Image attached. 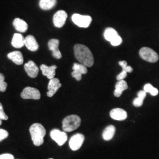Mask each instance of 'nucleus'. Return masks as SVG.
Instances as JSON below:
<instances>
[{
	"instance_id": "f257e3e1",
	"label": "nucleus",
	"mask_w": 159,
	"mask_h": 159,
	"mask_svg": "<svg viewBox=\"0 0 159 159\" xmlns=\"http://www.w3.org/2000/svg\"><path fill=\"white\" fill-rule=\"evenodd\" d=\"M74 54L80 63L86 67H90L93 65V56L87 47L83 44H76L74 46Z\"/></svg>"
},
{
	"instance_id": "f03ea898",
	"label": "nucleus",
	"mask_w": 159,
	"mask_h": 159,
	"mask_svg": "<svg viewBox=\"0 0 159 159\" xmlns=\"http://www.w3.org/2000/svg\"><path fill=\"white\" fill-rule=\"evenodd\" d=\"M30 133L34 145L40 146L44 143L46 131L44 126L40 123H34L30 128Z\"/></svg>"
},
{
	"instance_id": "7ed1b4c3",
	"label": "nucleus",
	"mask_w": 159,
	"mask_h": 159,
	"mask_svg": "<svg viewBox=\"0 0 159 159\" xmlns=\"http://www.w3.org/2000/svg\"><path fill=\"white\" fill-rule=\"evenodd\" d=\"M81 119L79 116L70 115L63 121V129L65 132H71L77 129L81 125Z\"/></svg>"
},
{
	"instance_id": "20e7f679",
	"label": "nucleus",
	"mask_w": 159,
	"mask_h": 159,
	"mask_svg": "<svg viewBox=\"0 0 159 159\" xmlns=\"http://www.w3.org/2000/svg\"><path fill=\"white\" fill-rule=\"evenodd\" d=\"M140 57L150 63H155L158 61L159 56L156 52L148 47H143L139 51Z\"/></svg>"
},
{
	"instance_id": "39448f33",
	"label": "nucleus",
	"mask_w": 159,
	"mask_h": 159,
	"mask_svg": "<svg viewBox=\"0 0 159 159\" xmlns=\"http://www.w3.org/2000/svg\"><path fill=\"white\" fill-rule=\"evenodd\" d=\"M73 23L81 28H87L90 25L92 18L89 16H82L79 14H74L71 17Z\"/></svg>"
},
{
	"instance_id": "423d86ee",
	"label": "nucleus",
	"mask_w": 159,
	"mask_h": 159,
	"mask_svg": "<svg viewBox=\"0 0 159 159\" xmlns=\"http://www.w3.org/2000/svg\"><path fill=\"white\" fill-rule=\"evenodd\" d=\"M21 97L25 100H39L41 97V94L40 91L37 89L31 87H27L22 91Z\"/></svg>"
},
{
	"instance_id": "0eeeda50",
	"label": "nucleus",
	"mask_w": 159,
	"mask_h": 159,
	"mask_svg": "<svg viewBox=\"0 0 159 159\" xmlns=\"http://www.w3.org/2000/svg\"><path fill=\"white\" fill-rule=\"evenodd\" d=\"M50 137L60 146H63L67 140V135L66 134V132L61 131L58 129H54L51 131Z\"/></svg>"
},
{
	"instance_id": "6e6552de",
	"label": "nucleus",
	"mask_w": 159,
	"mask_h": 159,
	"mask_svg": "<svg viewBox=\"0 0 159 159\" xmlns=\"http://www.w3.org/2000/svg\"><path fill=\"white\" fill-rule=\"evenodd\" d=\"M84 139H85V137L82 134L77 133L76 134H74V136L71 137L70 140V142H69L70 148L73 151L78 150L82 146L84 141Z\"/></svg>"
},
{
	"instance_id": "1a4fd4ad",
	"label": "nucleus",
	"mask_w": 159,
	"mask_h": 159,
	"mask_svg": "<svg viewBox=\"0 0 159 159\" xmlns=\"http://www.w3.org/2000/svg\"><path fill=\"white\" fill-rule=\"evenodd\" d=\"M67 18V14L64 10L57 11L53 17V23L55 27L61 28L65 24Z\"/></svg>"
},
{
	"instance_id": "9d476101",
	"label": "nucleus",
	"mask_w": 159,
	"mask_h": 159,
	"mask_svg": "<svg viewBox=\"0 0 159 159\" xmlns=\"http://www.w3.org/2000/svg\"><path fill=\"white\" fill-rule=\"evenodd\" d=\"M73 70V71L71 73V75L77 81L81 80L82 74H85L87 73V67L81 63H74Z\"/></svg>"
},
{
	"instance_id": "9b49d317",
	"label": "nucleus",
	"mask_w": 159,
	"mask_h": 159,
	"mask_svg": "<svg viewBox=\"0 0 159 159\" xmlns=\"http://www.w3.org/2000/svg\"><path fill=\"white\" fill-rule=\"evenodd\" d=\"M61 87V84L58 79L53 78L50 80L48 85V92L47 93L48 97L53 96Z\"/></svg>"
},
{
	"instance_id": "f8f14e48",
	"label": "nucleus",
	"mask_w": 159,
	"mask_h": 159,
	"mask_svg": "<svg viewBox=\"0 0 159 159\" xmlns=\"http://www.w3.org/2000/svg\"><path fill=\"white\" fill-rule=\"evenodd\" d=\"M24 69L29 77L31 78H35L39 72V68L33 61H29L25 64Z\"/></svg>"
},
{
	"instance_id": "ddd939ff",
	"label": "nucleus",
	"mask_w": 159,
	"mask_h": 159,
	"mask_svg": "<svg viewBox=\"0 0 159 159\" xmlns=\"http://www.w3.org/2000/svg\"><path fill=\"white\" fill-rule=\"evenodd\" d=\"M59 44L60 41L57 39H51L48 43V48L52 52L53 57L57 59H60L62 57L61 53L58 48Z\"/></svg>"
},
{
	"instance_id": "4468645a",
	"label": "nucleus",
	"mask_w": 159,
	"mask_h": 159,
	"mask_svg": "<svg viewBox=\"0 0 159 159\" xmlns=\"http://www.w3.org/2000/svg\"><path fill=\"white\" fill-rule=\"evenodd\" d=\"M110 115L113 119L117 121H123L127 117V112L122 108H114L110 111Z\"/></svg>"
},
{
	"instance_id": "2eb2a0df",
	"label": "nucleus",
	"mask_w": 159,
	"mask_h": 159,
	"mask_svg": "<svg viewBox=\"0 0 159 159\" xmlns=\"http://www.w3.org/2000/svg\"><path fill=\"white\" fill-rule=\"evenodd\" d=\"M57 68V66L55 65L47 66L45 64H42L40 66V69L43 74L50 80L54 78V76L56 75V70Z\"/></svg>"
},
{
	"instance_id": "dca6fc26",
	"label": "nucleus",
	"mask_w": 159,
	"mask_h": 159,
	"mask_svg": "<svg viewBox=\"0 0 159 159\" xmlns=\"http://www.w3.org/2000/svg\"><path fill=\"white\" fill-rule=\"evenodd\" d=\"M24 46L31 51H37L39 49V44L33 35H29L24 39Z\"/></svg>"
},
{
	"instance_id": "f3484780",
	"label": "nucleus",
	"mask_w": 159,
	"mask_h": 159,
	"mask_svg": "<svg viewBox=\"0 0 159 159\" xmlns=\"http://www.w3.org/2000/svg\"><path fill=\"white\" fill-rule=\"evenodd\" d=\"M7 57L17 65H21L24 62L23 54L20 51H16L10 52Z\"/></svg>"
},
{
	"instance_id": "a211bd4d",
	"label": "nucleus",
	"mask_w": 159,
	"mask_h": 159,
	"mask_svg": "<svg viewBox=\"0 0 159 159\" xmlns=\"http://www.w3.org/2000/svg\"><path fill=\"white\" fill-rule=\"evenodd\" d=\"M13 25L15 29L20 33H25L28 29V24L27 23L19 18L14 19L13 21Z\"/></svg>"
},
{
	"instance_id": "6ab92c4d",
	"label": "nucleus",
	"mask_w": 159,
	"mask_h": 159,
	"mask_svg": "<svg viewBox=\"0 0 159 159\" xmlns=\"http://www.w3.org/2000/svg\"><path fill=\"white\" fill-rule=\"evenodd\" d=\"M115 90L114 92V96L117 97H119L122 94L123 92L128 89V85L126 81L124 80L118 81L115 85Z\"/></svg>"
},
{
	"instance_id": "aec40b11",
	"label": "nucleus",
	"mask_w": 159,
	"mask_h": 159,
	"mask_svg": "<svg viewBox=\"0 0 159 159\" xmlns=\"http://www.w3.org/2000/svg\"><path fill=\"white\" fill-rule=\"evenodd\" d=\"M24 39L21 34L18 33L14 34L11 41L12 46L16 48H21L24 46Z\"/></svg>"
},
{
	"instance_id": "412c9836",
	"label": "nucleus",
	"mask_w": 159,
	"mask_h": 159,
	"mask_svg": "<svg viewBox=\"0 0 159 159\" xmlns=\"http://www.w3.org/2000/svg\"><path fill=\"white\" fill-rule=\"evenodd\" d=\"M116 133V128L114 125L107 126L102 133V138L106 141H109L113 138Z\"/></svg>"
},
{
	"instance_id": "4be33fe9",
	"label": "nucleus",
	"mask_w": 159,
	"mask_h": 159,
	"mask_svg": "<svg viewBox=\"0 0 159 159\" xmlns=\"http://www.w3.org/2000/svg\"><path fill=\"white\" fill-rule=\"evenodd\" d=\"M57 0H40L39 6L44 10H48L56 6Z\"/></svg>"
},
{
	"instance_id": "5701e85b",
	"label": "nucleus",
	"mask_w": 159,
	"mask_h": 159,
	"mask_svg": "<svg viewBox=\"0 0 159 159\" xmlns=\"http://www.w3.org/2000/svg\"><path fill=\"white\" fill-rule=\"evenodd\" d=\"M118 35L119 34L117 33V32L114 29L110 27H108L106 29L104 33V37L105 39L110 42L111 40H113L116 37H117Z\"/></svg>"
},
{
	"instance_id": "b1692460",
	"label": "nucleus",
	"mask_w": 159,
	"mask_h": 159,
	"mask_svg": "<svg viewBox=\"0 0 159 159\" xmlns=\"http://www.w3.org/2000/svg\"><path fill=\"white\" fill-rule=\"evenodd\" d=\"M120 66L122 67L123 70L126 71L127 73H131L133 71V69L129 66H127V63L126 61H120L119 62Z\"/></svg>"
},
{
	"instance_id": "393cba45",
	"label": "nucleus",
	"mask_w": 159,
	"mask_h": 159,
	"mask_svg": "<svg viewBox=\"0 0 159 159\" xmlns=\"http://www.w3.org/2000/svg\"><path fill=\"white\" fill-rule=\"evenodd\" d=\"M5 77L1 73H0V91L1 92L6 91L7 87V83L5 82Z\"/></svg>"
},
{
	"instance_id": "a878e982",
	"label": "nucleus",
	"mask_w": 159,
	"mask_h": 159,
	"mask_svg": "<svg viewBox=\"0 0 159 159\" xmlns=\"http://www.w3.org/2000/svg\"><path fill=\"white\" fill-rule=\"evenodd\" d=\"M121 43H122V39L119 35L117 37H116L113 40L110 41V43L111 44L112 46H119L121 44Z\"/></svg>"
},
{
	"instance_id": "bb28decb",
	"label": "nucleus",
	"mask_w": 159,
	"mask_h": 159,
	"mask_svg": "<svg viewBox=\"0 0 159 159\" xmlns=\"http://www.w3.org/2000/svg\"><path fill=\"white\" fill-rule=\"evenodd\" d=\"M143 101H144L143 99L139 97H137V98H134L133 103V105L135 107H140V106H142L143 104Z\"/></svg>"
},
{
	"instance_id": "cd10ccee",
	"label": "nucleus",
	"mask_w": 159,
	"mask_h": 159,
	"mask_svg": "<svg viewBox=\"0 0 159 159\" xmlns=\"http://www.w3.org/2000/svg\"><path fill=\"white\" fill-rule=\"evenodd\" d=\"M8 136V133L4 129H0V142L4 139H6Z\"/></svg>"
},
{
	"instance_id": "c85d7f7f",
	"label": "nucleus",
	"mask_w": 159,
	"mask_h": 159,
	"mask_svg": "<svg viewBox=\"0 0 159 159\" xmlns=\"http://www.w3.org/2000/svg\"><path fill=\"white\" fill-rule=\"evenodd\" d=\"M127 72L125 71H122L117 76V80L118 81H120V80H123L125 79V77H127Z\"/></svg>"
},
{
	"instance_id": "c756f323",
	"label": "nucleus",
	"mask_w": 159,
	"mask_h": 159,
	"mask_svg": "<svg viewBox=\"0 0 159 159\" xmlns=\"http://www.w3.org/2000/svg\"><path fill=\"white\" fill-rule=\"evenodd\" d=\"M8 117L7 116V115L5 113L3 108L0 110V120H8Z\"/></svg>"
},
{
	"instance_id": "7c9ffc66",
	"label": "nucleus",
	"mask_w": 159,
	"mask_h": 159,
	"mask_svg": "<svg viewBox=\"0 0 159 159\" xmlns=\"http://www.w3.org/2000/svg\"><path fill=\"white\" fill-rule=\"evenodd\" d=\"M0 159H14V157L11 154H3L0 156Z\"/></svg>"
},
{
	"instance_id": "2f4dec72",
	"label": "nucleus",
	"mask_w": 159,
	"mask_h": 159,
	"mask_svg": "<svg viewBox=\"0 0 159 159\" xmlns=\"http://www.w3.org/2000/svg\"><path fill=\"white\" fill-rule=\"evenodd\" d=\"M154 87L150 84H146L144 87V91L146 93H149L153 89Z\"/></svg>"
},
{
	"instance_id": "473e14b6",
	"label": "nucleus",
	"mask_w": 159,
	"mask_h": 159,
	"mask_svg": "<svg viewBox=\"0 0 159 159\" xmlns=\"http://www.w3.org/2000/svg\"><path fill=\"white\" fill-rule=\"evenodd\" d=\"M146 93H147L145 92L144 90H143V91H142H142H140L138 93V94H137V96L144 100V99L146 98Z\"/></svg>"
},
{
	"instance_id": "72a5a7b5",
	"label": "nucleus",
	"mask_w": 159,
	"mask_h": 159,
	"mask_svg": "<svg viewBox=\"0 0 159 159\" xmlns=\"http://www.w3.org/2000/svg\"><path fill=\"white\" fill-rule=\"evenodd\" d=\"M158 93H159L158 90H157L156 88H155V87H153V89L150 92V94L152 96H157V95L158 94Z\"/></svg>"
},
{
	"instance_id": "f704fd0d",
	"label": "nucleus",
	"mask_w": 159,
	"mask_h": 159,
	"mask_svg": "<svg viewBox=\"0 0 159 159\" xmlns=\"http://www.w3.org/2000/svg\"><path fill=\"white\" fill-rule=\"evenodd\" d=\"M3 107H2V104L0 102V110H1V109H2Z\"/></svg>"
},
{
	"instance_id": "c9c22d12",
	"label": "nucleus",
	"mask_w": 159,
	"mask_h": 159,
	"mask_svg": "<svg viewBox=\"0 0 159 159\" xmlns=\"http://www.w3.org/2000/svg\"><path fill=\"white\" fill-rule=\"evenodd\" d=\"M1 124H2V120H0V125H1Z\"/></svg>"
},
{
	"instance_id": "e433bc0d",
	"label": "nucleus",
	"mask_w": 159,
	"mask_h": 159,
	"mask_svg": "<svg viewBox=\"0 0 159 159\" xmlns=\"http://www.w3.org/2000/svg\"></svg>"
}]
</instances>
